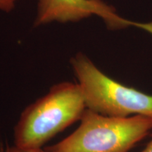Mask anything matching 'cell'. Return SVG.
Listing matches in <instances>:
<instances>
[{
  "label": "cell",
  "instance_id": "3957f363",
  "mask_svg": "<svg viewBox=\"0 0 152 152\" xmlns=\"http://www.w3.org/2000/svg\"><path fill=\"white\" fill-rule=\"evenodd\" d=\"M70 64L87 109L107 116L143 115L152 118V95L114 80L82 52L71 57Z\"/></svg>",
  "mask_w": 152,
  "mask_h": 152
},
{
  "label": "cell",
  "instance_id": "ba28073f",
  "mask_svg": "<svg viewBox=\"0 0 152 152\" xmlns=\"http://www.w3.org/2000/svg\"><path fill=\"white\" fill-rule=\"evenodd\" d=\"M0 152H5V149H4V147H2V146H1V147H0Z\"/></svg>",
  "mask_w": 152,
  "mask_h": 152
},
{
  "label": "cell",
  "instance_id": "5b68a950",
  "mask_svg": "<svg viewBox=\"0 0 152 152\" xmlns=\"http://www.w3.org/2000/svg\"><path fill=\"white\" fill-rule=\"evenodd\" d=\"M18 0H0V11L9 13L16 7Z\"/></svg>",
  "mask_w": 152,
  "mask_h": 152
},
{
  "label": "cell",
  "instance_id": "6da1fadb",
  "mask_svg": "<svg viewBox=\"0 0 152 152\" xmlns=\"http://www.w3.org/2000/svg\"><path fill=\"white\" fill-rule=\"evenodd\" d=\"M87 109L78 83L65 81L22 111L14 130V146L24 149H42L58 133L80 121Z\"/></svg>",
  "mask_w": 152,
  "mask_h": 152
},
{
  "label": "cell",
  "instance_id": "52a82bcc",
  "mask_svg": "<svg viewBox=\"0 0 152 152\" xmlns=\"http://www.w3.org/2000/svg\"><path fill=\"white\" fill-rule=\"evenodd\" d=\"M141 152H152V138L149 143H148L147 147H145V149Z\"/></svg>",
  "mask_w": 152,
  "mask_h": 152
},
{
  "label": "cell",
  "instance_id": "277c9868",
  "mask_svg": "<svg viewBox=\"0 0 152 152\" xmlns=\"http://www.w3.org/2000/svg\"><path fill=\"white\" fill-rule=\"evenodd\" d=\"M93 15L103 19L111 30L135 26L152 35V23H137L123 18L102 0H37L34 27L54 22H78Z\"/></svg>",
  "mask_w": 152,
  "mask_h": 152
},
{
  "label": "cell",
  "instance_id": "8992f818",
  "mask_svg": "<svg viewBox=\"0 0 152 152\" xmlns=\"http://www.w3.org/2000/svg\"><path fill=\"white\" fill-rule=\"evenodd\" d=\"M5 152H47L45 149H20L16 147V146H12V147H9L7 146V148L5 149Z\"/></svg>",
  "mask_w": 152,
  "mask_h": 152
},
{
  "label": "cell",
  "instance_id": "7a4b0ae2",
  "mask_svg": "<svg viewBox=\"0 0 152 152\" xmlns=\"http://www.w3.org/2000/svg\"><path fill=\"white\" fill-rule=\"evenodd\" d=\"M70 135L45 148L47 152H129L152 130V118L112 117L87 109Z\"/></svg>",
  "mask_w": 152,
  "mask_h": 152
}]
</instances>
